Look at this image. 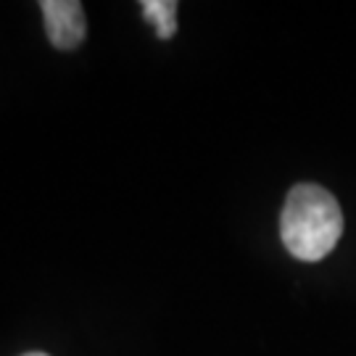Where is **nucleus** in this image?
I'll list each match as a JSON object with an SVG mask.
<instances>
[{
	"instance_id": "f257e3e1",
	"label": "nucleus",
	"mask_w": 356,
	"mask_h": 356,
	"mask_svg": "<svg viewBox=\"0 0 356 356\" xmlns=\"http://www.w3.org/2000/svg\"><path fill=\"white\" fill-rule=\"evenodd\" d=\"M341 235L343 214L332 193L312 182H301L288 193L280 214V238L288 254L314 264L338 245Z\"/></svg>"
},
{
	"instance_id": "f03ea898",
	"label": "nucleus",
	"mask_w": 356,
	"mask_h": 356,
	"mask_svg": "<svg viewBox=\"0 0 356 356\" xmlns=\"http://www.w3.org/2000/svg\"><path fill=\"white\" fill-rule=\"evenodd\" d=\"M40 11H42V22H45V35H48L53 48L74 51L82 45V40L88 35L82 3H76V0H42Z\"/></svg>"
},
{
	"instance_id": "7ed1b4c3",
	"label": "nucleus",
	"mask_w": 356,
	"mask_h": 356,
	"mask_svg": "<svg viewBox=\"0 0 356 356\" xmlns=\"http://www.w3.org/2000/svg\"><path fill=\"white\" fill-rule=\"evenodd\" d=\"M143 16L156 24V35L161 40L175 38L177 32V3L175 0H143Z\"/></svg>"
},
{
	"instance_id": "20e7f679",
	"label": "nucleus",
	"mask_w": 356,
	"mask_h": 356,
	"mask_svg": "<svg viewBox=\"0 0 356 356\" xmlns=\"http://www.w3.org/2000/svg\"><path fill=\"white\" fill-rule=\"evenodd\" d=\"M24 356H48V354H42V351H32V354H24Z\"/></svg>"
}]
</instances>
